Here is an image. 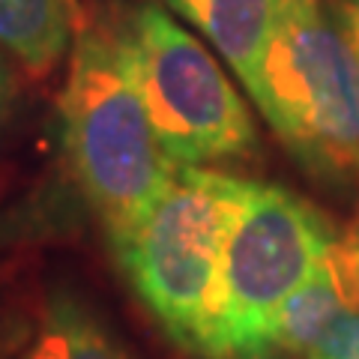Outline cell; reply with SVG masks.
<instances>
[{"instance_id": "cell-1", "label": "cell", "mask_w": 359, "mask_h": 359, "mask_svg": "<svg viewBox=\"0 0 359 359\" xmlns=\"http://www.w3.org/2000/svg\"><path fill=\"white\" fill-rule=\"evenodd\" d=\"M63 150L111 243L138 224L174 177L117 33L81 25L60 96Z\"/></svg>"}, {"instance_id": "cell-2", "label": "cell", "mask_w": 359, "mask_h": 359, "mask_svg": "<svg viewBox=\"0 0 359 359\" xmlns=\"http://www.w3.org/2000/svg\"><path fill=\"white\" fill-rule=\"evenodd\" d=\"M249 96L309 174L359 183V54L323 0H287Z\"/></svg>"}, {"instance_id": "cell-3", "label": "cell", "mask_w": 359, "mask_h": 359, "mask_svg": "<svg viewBox=\"0 0 359 359\" xmlns=\"http://www.w3.org/2000/svg\"><path fill=\"white\" fill-rule=\"evenodd\" d=\"M335 233L309 201L245 183L212 290L201 351L207 359H269L278 309L306 282Z\"/></svg>"}, {"instance_id": "cell-4", "label": "cell", "mask_w": 359, "mask_h": 359, "mask_svg": "<svg viewBox=\"0 0 359 359\" xmlns=\"http://www.w3.org/2000/svg\"><path fill=\"white\" fill-rule=\"evenodd\" d=\"M245 183L233 174L177 165L168 189L114 255L135 294L180 344L201 351L224 237Z\"/></svg>"}, {"instance_id": "cell-5", "label": "cell", "mask_w": 359, "mask_h": 359, "mask_svg": "<svg viewBox=\"0 0 359 359\" xmlns=\"http://www.w3.org/2000/svg\"><path fill=\"white\" fill-rule=\"evenodd\" d=\"M144 108L174 165H212L249 156L252 114L216 54L162 4L132 6L114 27Z\"/></svg>"}, {"instance_id": "cell-6", "label": "cell", "mask_w": 359, "mask_h": 359, "mask_svg": "<svg viewBox=\"0 0 359 359\" xmlns=\"http://www.w3.org/2000/svg\"><path fill=\"white\" fill-rule=\"evenodd\" d=\"M359 309V237H335L327 255L278 309L269 356L309 353L347 311Z\"/></svg>"}, {"instance_id": "cell-7", "label": "cell", "mask_w": 359, "mask_h": 359, "mask_svg": "<svg viewBox=\"0 0 359 359\" xmlns=\"http://www.w3.org/2000/svg\"><path fill=\"white\" fill-rule=\"evenodd\" d=\"M174 18H183L212 51L231 66L245 93L282 21L287 0H159Z\"/></svg>"}, {"instance_id": "cell-8", "label": "cell", "mask_w": 359, "mask_h": 359, "mask_svg": "<svg viewBox=\"0 0 359 359\" xmlns=\"http://www.w3.org/2000/svg\"><path fill=\"white\" fill-rule=\"evenodd\" d=\"M78 30L75 0H0V48L36 75L72 54Z\"/></svg>"}, {"instance_id": "cell-9", "label": "cell", "mask_w": 359, "mask_h": 359, "mask_svg": "<svg viewBox=\"0 0 359 359\" xmlns=\"http://www.w3.org/2000/svg\"><path fill=\"white\" fill-rule=\"evenodd\" d=\"M18 359H132L78 297L54 294L27 332Z\"/></svg>"}, {"instance_id": "cell-10", "label": "cell", "mask_w": 359, "mask_h": 359, "mask_svg": "<svg viewBox=\"0 0 359 359\" xmlns=\"http://www.w3.org/2000/svg\"><path fill=\"white\" fill-rule=\"evenodd\" d=\"M306 359H359V309L347 311L320 335Z\"/></svg>"}, {"instance_id": "cell-11", "label": "cell", "mask_w": 359, "mask_h": 359, "mask_svg": "<svg viewBox=\"0 0 359 359\" xmlns=\"http://www.w3.org/2000/svg\"><path fill=\"white\" fill-rule=\"evenodd\" d=\"M332 13L351 39L353 51L359 54V0H332Z\"/></svg>"}, {"instance_id": "cell-12", "label": "cell", "mask_w": 359, "mask_h": 359, "mask_svg": "<svg viewBox=\"0 0 359 359\" xmlns=\"http://www.w3.org/2000/svg\"><path fill=\"white\" fill-rule=\"evenodd\" d=\"M9 102V72H6V63L0 57V120H4V111Z\"/></svg>"}]
</instances>
